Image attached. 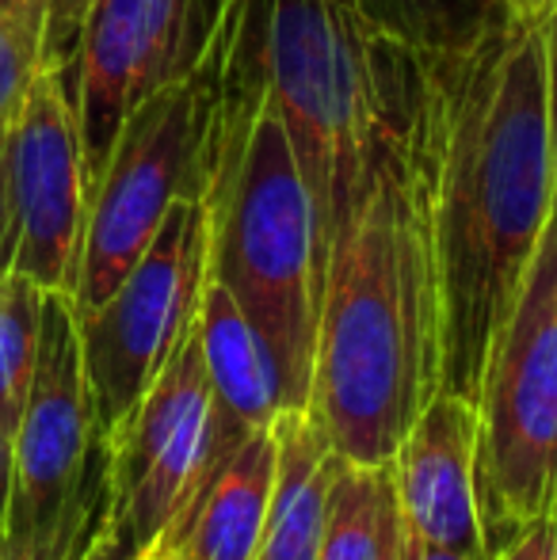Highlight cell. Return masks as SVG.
<instances>
[{"mask_svg": "<svg viewBox=\"0 0 557 560\" xmlns=\"http://www.w3.org/2000/svg\"><path fill=\"white\" fill-rule=\"evenodd\" d=\"M477 405L436 393L390 457L402 518L423 546L489 557L477 511Z\"/></svg>", "mask_w": 557, "mask_h": 560, "instance_id": "8fae6325", "label": "cell"}, {"mask_svg": "<svg viewBox=\"0 0 557 560\" xmlns=\"http://www.w3.org/2000/svg\"><path fill=\"white\" fill-rule=\"evenodd\" d=\"M554 0H515V12L520 15H546V8H550Z\"/></svg>", "mask_w": 557, "mask_h": 560, "instance_id": "484cf974", "label": "cell"}, {"mask_svg": "<svg viewBox=\"0 0 557 560\" xmlns=\"http://www.w3.org/2000/svg\"><path fill=\"white\" fill-rule=\"evenodd\" d=\"M477 416V511L497 557L557 511V214L485 370Z\"/></svg>", "mask_w": 557, "mask_h": 560, "instance_id": "5b68a950", "label": "cell"}, {"mask_svg": "<svg viewBox=\"0 0 557 560\" xmlns=\"http://www.w3.org/2000/svg\"><path fill=\"white\" fill-rule=\"evenodd\" d=\"M405 538L394 465H356L340 457L328 488L317 560H390Z\"/></svg>", "mask_w": 557, "mask_h": 560, "instance_id": "2e32d148", "label": "cell"}, {"mask_svg": "<svg viewBox=\"0 0 557 560\" xmlns=\"http://www.w3.org/2000/svg\"><path fill=\"white\" fill-rule=\"evenodd\" d=\"M207 199L184 195L169 207L156 236L119 290L96 313L77 320L92 420L107 446L119 439L138 400L195 328L207 287Z\"/></svg>", "mask_w": 557, "mask_h": 560, "instance_id": "8992f818", "label": "cell"}, {"mask_svg": "<svg viewBox=\"0 0 557 560\" xmlns=\"http://www.w3.org/2000/svg\"><path fill=\"white\" fill-rule=\"evenodd\" d=\"M276 428H264L172 518L149 553L176 560H253L276 495Z\"/></svg>", "mask_w": 557, "mask_h": 560, "instance_id": "4fadbf2b", "label": "cell"}, {"mask_svg": "<svg viewBox=\"0 0 557 560\" xmlns=\"http://www.w3.org/2000/svg\"><path fill=\"white\" fill-rule=\"evenodd\" d=\"M0 15L27 31L35 43H43V23H46V0H0Z\"/></svg>", "mask_w": 557, "mask_h": 560, "instance_id": "7402d4cb", "label": "cell"}, {"mask_svg": "<svg viewBox=\"0 0 557 560\" xmlns=\"http://www.w3.org/2000/svg\"><path fill=\"white\" fill-rule=\"evenodd\" d=\"M409 149L436 252L439 393L477 405L489 359L554 218L543 15H512L462 54H417Z\"/></svg>", "mask_w": 557, "mask_h": 560, "instance_id": "6da1fadb", "label": "cell"}, {"mask_svg": "<svg viewBox=\"0 0 557 560\" xmlns=\"http://www.w3.org/2000/svg\"><path fill=\"white\" fill-rule=\"evenodd\" d=\"M207 275L230 290L276 370L279 405L310 412L321 317V233L279 104L256 77L225 112L207 187Z\"/></svg>", "mask_w": 557, "mask_h": 560, "instance_id": "3957f363", "label": "cell"}, {"mask_svg": "<svg viewBox=\"0 0 557 560\" xmlns=\"http://www.w3.org/2000/svg\"><path fill=\"white\" fill-rule=\"evenodd\" d=\"M413 61L367 35L340 0H264L260 73L313 195L321 259L402 130Z\"/></svg>", "mask_w": 557, "mask_h": 560, "instance_id": "277c9868", "label": "cell"}, {"mask_svg": "<svg viewBox=\"0 0 557 560\" xmlns=\"http://www.w3.org/2000/svg\"><path fill=\"white\" fill-rule=\"evenodd\" d=\"M141 557H146V553H141L135 541H127V538H123V534L112 526V530H107L104 538H100L96 546H92L81 560H141Z\"/></svg>", "mask_w": 557, "mask_h": 560, "instance_id": "cb8c5ba5", "label": "cell"}, {"mask_svg": "<svg viewBox=\"0 0 557 560\" xmlns=\"http://www.w3.org/2000/svg\"><path fill=\"white\" fill-rule=\"evenodd\" d=\"M141 560H176V557H161V553H146Z\"/></svg>", "mask_w": 557, "mask_h": 560, "instance_id": "83f0119b", "label": "cell"}, {"mask_svg": "<svg viewBox=\"0 0 557 560\" xmlns=\"http://www.w3.org/2000/svg\"><path fill=\"white\" fill-rule=\"evenodd\" d=\"M405 538H409V560H492V557H481V553H454V549H439V546H423L409 534L405 526Z\"/></svg>", "mask_w": 557, "mask_h": 560, "instance_id": "d4e9b609", "label": "cell"}, {"mask_svg": "<svg viewBox=\"0 0 557 560\" xmlns=\"http://www.w3.org/2000/svg\"><path fill=\"white\" fill-rule=\"evenodd\" d=\"M340 8L379 43L420 58H446L504 27L512 0H340Z\"/></svg>", "mask_w": 557, "mask_h": 560, "instance_id": "9a60e30c", "label": "cell"}, {"mask_svg": "<svg viewBox=\"0 0 557 560\" xmlns=\"http://www.w3.org/2000/svg\"><path fill=\"white\" fill-rule=\"evenodd\" d=\"M112 446L100 439L66 508L23 534H0V560H81L112 530Z\"/></svg>", "mask_w": 557, "mask_h": 560, "instance_id": "e0dca14e", "label": "cell"}, {"mask_svg": "<svg viewBox=\"0 0 557 560\" xmlns=\"http://www.w3.org/2000/svg\"><path fill=\"white\" fill-rule=\"evenodd\" d=\"M199 343H202V362H207V377H210L214 439H210L207 477L199 480L192 500L225 469V462H230L256 431L271 428L276 416L282 412L276 370H271L260 336L253 332V325H248L245 313L237 310L230 290L210 279V275L199 298Z\"/></svg>", "mask_w": 557, "mask_h": 560, "instance_id": "7c38bea8", "label": "cell"}, {"mask_svg": "<svg viewBox=\"0 0 557 560\" xmlns=\"http://www.w3.org/2000/svg\"><path fill=\"white\" fill-rule=\"evenodd\" d=\"M271 428L279 443V472L268 523H264L253 560H317L328 488H333L340 454L328 443L313 412L287 408Z\"/></svg>", "mask_w": 557, "mask_h": 560, "instance_id": "5bb4252c", "label": "cell"}, {"mask_svg": "<svg viewBox=\"0 0 557 560\" xmlns=\"http://www.w3.org/2000/svg\"><path fill=\"white\" fill-rule=\"evenodd\" d=\"M46 290L27 275L0 279V423L15 435L38 359Z\"/></svg>", "mask_w": 557, "mask_h": 560, "instance_id": "ac0fdd59", "label": "cell"}, {"mask_svg": "<svg viewBox=\"0 0 557 560\" xmlns=\"http://www.w3.org/2000/svg\"><path fill=\"white\" fill-rule=\"evenodd\" d=\"M492 560H557V511L535 518L515 541H508Z\"/></svg>", "mask_w": 557, "mask_h": 560, "instance_id": "ffe728a7", "label": "cell"}, {"mask_svg": "<svg viewBox=\"0 0 557 560\" xmlns=\"http://www.w3.org/2000/svg\"><path fill=\"white\" fill-rule=\"evenodd\" d=\"M12 469H15V443H12V431L0 423V534H4L8 500H12Z\"/></svg>", "mask_w": 557, "mask_h": 560, "instance_id": "603a6c76", "label": "cell"}, {"mask_svg": "<svg viewBox=\"0 0 557 560\" xmlns=\"http://www.w3.org/2000/svg\"><path fill=\"white\" fill-rule=\"evenodd\" d=\"M512 4H515V0H512Z\"/></svg>", "mask_w": 557, "mask_h": 560, "instance_id": "f1b7e54d", "label": "cell"}, {"mask_svg": "<svg viewBox=\"0 0 557 560\" xmlns=\"http://www.w3.org/2000/svg\"><path fill=\"white\" fill-rule=\"evenodd\" d=\"M443 382V317L420 172L402 130L325 252L310 412L356 465H382Z\"/></svg>", "mask_w": 557, "mask_h": 560, "instance_id": "7a4b0ae2", "label": "cell"}, {"mask_svg": "<svg viewBox=\"0 0 557 560\" xmlns=\"http://www.w3.org/2000/svg\"><path fill=\"white\" fill-rule=\"evenodd\" d=\"M390 560H409V538H402V546L394 549V557Z\"/></svg>", "mask_w": 557, "mask_h": 560, "instance_id": "4316f807", "label": "cell"}, {"mask_svg": "<svg viewBox=\"0 0 557 560\" xmlns=\"http://www.w3.org/2000/svg\"><path fill=\"white\" fill-rule=\"evenodd\" d=\"M195 0H92L73 54V107L81 122L89 195L141 100L184 73L199 54L187 46Z\"/></svg>", "mask_w": 557, "mask_h": 560, "instance_id": "9c48e42d", "label": "cell"}, {"mask_svg": "<svg viewBox=\"0 0 557 560\" xmlns=\"http://www.w3.org/2000/svg\"><path fill=\"white\" fill-rule=\"evenodd\" d=\"M214 405L199 317L112 443V526L141 553L184 511L210 465Z\"/></svg>", "mask_w": 557, "mask_h": 560, "instance_id": "52a82bcc", "label": "cell"}, {"mask_svg": "<svg viewBox=\"0 0 557 560\" xmlns=\"http://www.w3.org/2000/svg\"><path fill=\"white\" fill-rule=\"evenodd\" d=\"M546 31V122H550V164H554V214H557V0L543 15Z\"/></svg>", "mask_w": 557, "mask_h": 560, "instance_id": "44dd1931", "label": "cell"}, {"mask_svg": "<svg viewBox=\"0 0 557 560\" xmlns=\"http://www.w3.org/2000/svg\"><path fill=\"white\" fill-rule=\"evenodd\" d=\"M12 271L73 294L89 222L81 122L66 66H38L12 141Z\"/></svg>", "mask_w": 557, "mask_h": 560, "instance_id": "ba28073f", "label": "cell"}, {"mask_svg": "<svg viewBox=\"0 0 557 560\" xmlns=\"http://www.w3.org/2000/svg\"><path fill=\"white\" fill-rule=\"evenodd\" d=\"M92 0H46L43 43H38V66H73L77 43H81L84 15Z\"/></svg>", "mask_w": 557, "mask_h": 560, "instance_id": "d6986e66", "label": "cell"}, {"mask_svg": "<svg viewBox=\"0 0 557 560\" xmlns=\"http://www.w3.org/2000/svg\"><path fill=\"white\" fill-rule=\"evenodd\" d=\"M12 443L15 469L4 530L23 534L50 523L66 508L92 446L100 443L81 359V328L66 290H46L35 374Z\"/></svg>", "mask_w": 557, "mask_h": 560, "instance_id": "30bf717a", "label": "cell"}]
</instances>
